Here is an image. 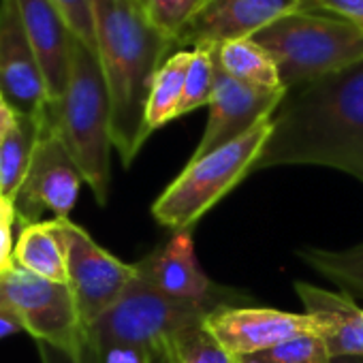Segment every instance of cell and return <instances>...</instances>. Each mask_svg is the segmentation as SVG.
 <instances>
[{
  "mask_svg": "<svg viewBox=\"0 0 363 363\" xmlns=\"http://www.w3.org/2000/svg\"><path fill=\"white\" fill-rule=\"evenodd\" d=\"M206 327L235 359L252 357L306 333H316V318L276 308L223 306L206 318Z\"/></svg>",
  "mask_w": 363,
  "mask_h": 363,
  "instance_id": "cell-11",
  "label": "cell"
},
{
  "mask_svg": "<svg viewBox=\"0 0 363 363\" xmlns=\"http://www.w3.org/2000/svg\"><path fill=\"white\" fill-rule=\"evenodd\" d=\"M139 3H141V0H139Z\"/></svg>",
  "mask_w": 363,
  "mask_h": 363,
  "instance_id": "cell-36",
  "label": "cell"
},
{
  "mask_svg": "<svg viewBox=\"0 0 363 363\" xmlns=\"http://www.w3.org/2000/svg\"><path fill=\"white\" fill-rule=\"evenodd\" d=\"M331 363H363V357H335Z\"/></svg>",
  "mask_w": 363,
  "mask_h": 363,
  "instance_id": "cell-32",
  "label": "cell"
},
{
  "mask_svg": "<svg viewBox=\"0 0 363 363\" xmlns=\"http://www.w3.org/2000/svg\"><path fill=\"white\" fill-rule=\"evenodd\" d=\"M145 363H164V361H162V357H160V354H156V352H150Z\"/></svg>",
  "mask_w": 363,
  "mask_h": 363,
  "instance_id": "cell-33",
  "label": "cell"
},
{
  "mask_svg": "<svg viewBox=\"0 0 363 363\" xmlns=\"http://www.w3.org/2000/svg\"><path fill=\"white\" fill-rule=\"evenodd\" d=\"M216 79V45H197L191 50V60L184 79V96L179 105V118L203 105H210Z\"/></svg>",
  "mask_w": 363,
  "mask_h": 363,
  "instance_id": "cell-23",
  "label": "cell"
},
{
  "mask_svg": "<svg viewBox=\"0 0 363 363\" xmlns=\"http://www.w3.org/2000/svg\"><path fill=\"white\" fill-rule=\"evenodd\" d=\"M137 269L164 295L179 301L199 303L210 310L231 306L229 301L233 299H244L242 293L220 289L208 278L197 261L191 231H175L167 246L139 261Z\"/></svg>",
  "mask_w": 363,
  "mask_h": 363,
  "instance_id": "cell-12",
  "label": "cell"
},
{
  "mask_svg": "<svg viewBox=\"0 0 363 363\" xmlns=\"http://www.w3.org/2000/svg\"><path fill=\"white\" fill-rule=\"evenodd\" d=\"M13 261L41 278L69 284L65 244L52 220L22 227L13 246Z\"/></svg>",
  "mask_w": 363,
  "mask_h": 363,
  "instance_id": "cell-17",
  "label": "cell"
},
{
  "mask_svg": "<svg viewBox=\"0 0 363 363\" xmlns=\"http://www.w3.org/2000/svg\"><path fill=\"white\" fill-rule=\"evenodd\" d=\"M164 363H238L233 354L212 335L206 323L182 329L160 352Z\"/></svg>",
  "mask_w": 363,
  "mask_h": 363,
  "instance_id": "cell-22",
  "label": "cell"
},
{
  "mask_svg": "<svg viewBox=\"0 0 363 363\" xmlns=\"http://www.w3.org/2000/svg\"><path fill=\"white\" fill-rule=\"evenodd\" d=\"M306 314L316 318V335L331 359L363 357V310L346 293H331L310 282L293 284Z\"/></svg>",
  "mask_w": 363,
  "mask_h": 363,
  "instance_id": "cell-16",
  "label": "cell"
},
{
  "mask_svg": "<svg viewBox=\"0 0 363 363\" xmlns=\"http://www.w3.org/2000/svg\"><path fill=\"white\" fill-rule=\"evenodd\" d=\"M52 109V107H50ZM50 120L45 118H26L20 116L16 128L0 145V199L16 206V197L22 189V182L33 162V154L43 135V128Z\"/></svg>",
  "mask_w": 363,
  "mask_h": 363,
  "instance_id": "cell-18",
  "label": "cell"
},
{
  "mask_svg": "<svg viewBox=\"0 0 363 363\" xmlns=\"http://www.w3.org/2000/svg\"><path fill=\"white\" fill-rule=\"evenodd\" d=\"M141 5L152 24L175 39L182 28L208 5V0H141Z\"/></svg>",
  "mask_w": 363,
  "mask_h": 363,
  "instance_id": "cell-24",
  "label": "cell"
},
{
  "mask_svg": "<svg viewBox=\"0 0 363 363\" xmlns=\"http://www.w3.org/2000/svg\"><path fill=\"white\" fill-rule=\"evenodd\" d=\"M94 24L96 56L111 105L113 150L122 164L130 167L150 137V88L175 39L152 24L139 0H94Z\"/></svg>",
  "mask_w": 363,
  "mask_h": 363,
  "instance_id": "cell-2",
  "label": "cell"
},
{
  "mask_svg": "<svg viewBox=\"0 0 363 363\" xmlns=\"http://www.w3.org/2000/svg\"><path fill=\"white\" fill-rule=\"evenodd\" d=\"M272 130L274 113L259 120L233 141L197 160H189L182 173L154 201V220L173 231H191L197 220H201L248 173H252Z\"/></svg>",
  "mask_w": 363,
  "mask_h": 363,
  "instance_id": "cell-5",
  "label": "cell"
},
{
  "mask_svg": "<svg viewBox=\"0 0 363 363\" xmlns=\"http://www.w3.org/2000/svg\"><path fill=\"white\" fill-rule=\"evenodd\" d=\"M318 164L363 182V60L286 90L252 171Z\"/></svg>",
  "mask_w": 363,
  "mask_h": 363,
  "instance_id": "cell-1",
  "label": "cell"
},
{
  "mask_svg": "<svg viewBox=\"0 0 363 363\" xmlns=\"http://www.w3.org/2000/svg\"><path fill=\"white\" fill-rule=\"evenodd\" d=\"M18 113L9 107V103L0 96V145H3V141L9 137V133L16 128L18 124Z\"/></svg>",
  "mask_w": 363,
  "mask_h": 363,
  "instance_id": "cell-31",
  "label": "cell"
},
{
  "mask_svg": "<svg viewBox=\"0 0 363 363\" xmlns=\"http://www.w3.org/2000/svg\"><path fill=\"white\" fill-rule=\"evenodd\" d=\"M18 5L26 35L39 58L50 105L56 107L67 92L75 35L52 0H18Z\"/></svg>",
  "mask_w": 363,
  "mask_h": 363,
  "instance_id": "cell-15",
  "label": "cell"
},
{
  "mask_svg": "<svg viewBox=\"0 0 363 363\" xmlns=\"http://www.w3.org/2000/svg\"><path fill=\"white\" fill-rule=\"evenodd\" d=\"M286 96V88L263 90L233 79L216 62L214 92L210 99V118L195 147L191 160L206 156L208 152L233 141L235 137L250 130L259 120L272 116Z\"/></svg>",
  "mask_w": 363,
  "mask_h": 363,
  "instance_id": "cell-14",
  "label": "cell"
},
{
  "mask_svg": "<svg viewBox=\"0 0 363 363\" xmlns=\"http://www.w3.org/2000/svg\"><path fill=\"white\" fill-rule=\"evenodd\" d=\"M189 60H191V50H179L171 54L156 71L147 96V107H145V128L150 135L162 128L164 124H169L171 120L179 118Z\"/></svg>",
  "mask_w": 363,
  "mask_h": 363,
  "instance_id": "cell-20",
  "label": "cell"
},
{
  "mask_svg": "<svg viewBox=\"0 0 363 363\" xmlns=\"http://www.w3.org/2000/svg\"><path fill=\"white\" fill-rule=\"evenodd\" d=\"M0 306L16 312L24 331L37 342L60 348L73 359L82 357L86 327L67 282L41 278L11 261L0 272Z\"/></svg>",
  "mask_w": 363,
  "mask_h": 363,
  "instance_id": "cell-7",
  "label": "cell"
},
{
  "mask_svg": "<svg viewBox=\"0 0 363 363\" xmlns=\"http://www.w3.org/2000/svg\"><path fill=\"white\" fill-rule=\"evenodd\" d=\"M318 9L340 16L363 28V0H316Z\"/></svg>",
  "mask_w": 363,
  "mask_h": 363,
  "instance_id": "cell-29",
  "label": "cell"
},
{
  "mask_svg": "<svg viewBox=\"0 0 363 363\" xmlns=\"http://www.w3.org/2000/svg\"><path fill=\"white\" fill-rule=\"evenodd\" d=\"M67 252V276L84 327L111 308L137 276V263L128 265L101 248L88 231L69 218H52Z\"/></svg>",
  "mask_w": 363,
  "mask_h": 363,
  "instance_id": "cell-8",
  "label": "cell"
},
{
  "mask_svg": "<svg viewBox=\"0 0 363 363\" xmlns=\"http://www.w3.org/2000/svg\"><path fill=\"white\" fill-rule=\"evenodd\" d=\"M252 39L272 54L286 90L363 60V28L320 9L289 13Z\"/></svg>",
  "mask_w": 363,
  "mask_h": 363,
  "instance_id": "cell-4",
  "label": "cell"
},
{
  "mask_svg": "<svg viewBox=\"0 0 363 363\" xmlns=\"http://www.w3.org/2000/svg\"><path fill=\"white\" fill-rule=\"evenodd\" d=\"M238 363H259L257 359H252V357H244V359H240Z\"/></svg>",
  "mask_w": 363,
  "mask_h": 363,
  "instance_id": "cell-35",
  "label": "cell"
},
{
  "mask_svg": "<svg viewBox=\"0 0 363 363\" xmlns=\"http://www.w3.org/2000/svg\"><path fill=\"white\" fill-rule=\"evenodd\" d=\"M20 331H24V325H22V320L18 318V314L11 312V310L5 308V306H0V340H3V337H9V335H13V333H20Z\"/></svg>",
  "mask_w": 363,
  "mask_h": 363,
  "instance_id": "cell-30",
  "label": "cell"
},
{
  "mask_svg": "<svg viewBox=\"0 0 363 363\" xmlns=\"http://www.w3.org/2000/svg\"><path fill=\"white\" fill-rule=\"evenodd\" d=\"M301 9H306L303 0H208L175 37V45L197 48L252 39L276 20Z\"/></svg>",
  "mask_w": 363,
  "mask_h": 363,
  "instance_id": "cell-13",
  "label": "cell"
},
{
  "mask_svg": "<svg viewBox=\"0 0 363 363\" xmlns=\"http://www.w3.org/2000/svg\"><path fill=\"white\" fill-rule=\"evenodd\" d=\"M216 62L225 73L242 84L263 90L284 88L276 60L255 39H240L216 45Z\"/></svg>",
  "mask_w": 363,
  "mask_h": 363,
  "instance_id": "cell-19",
  "label": "cell"
},
{
  "mask_svg": "<svg viewBox=\"0 0 363 363\" xmlns=\"http://www.w3.org/2000/svg\"><path fill=\"white\" fill-rule=\"evenodd\" d=\"M82 173L58 137L52 109L43 135L33 154V162L16 197V220L22 227L43 223V214L54 218H69L82 191Z\"/></svg>",
  "mask_w": 363,
  "mask_h": 363,
  "instance_id": "cell-9",
  "label": "cell"
},
{
  "mask_svg": "<svg viewBox=\"0 0 363 363\" xmlns=\"http://www.w3.org/2000/svg\"><path fill=\"white\" fill-rule=\"evenodd\" d=\"M0 96L26 118H45L52 107L18 0H0Z\"/></svg>",
  "mask_w": 363,
  "mask_h": 363,
  "instance_id": "cell-10",
  "label": "cell"
},
{
  "mask_svg": "<svg viewBox=\"0 0 363 363\" xmlns=\"http://www.w3.org/2000/svg\"><path fill=\"white\" fill-rule=\"evenodd\" d=\"M16 223V208L0 199V272L13 261V240L11 229Z\"/></svg>",
  "mask_w": 363,
  "mask_h": 363,
  "instance_id": "cell-27",
  "label": "cell"
},
{
  "mask_svg": "<svg viewBox=\"0 0 363 363\" xmlns=\"http://www.w3.org/2000/svg\"><path fill=\"white\" fill-rule=\"evenodd\" d=\"M297 257L342 289L363 293V242L344 250L301 248Z\"/></svg>",
  "mask_w": 363,
  "mask_h": 363,
  "instance_id": "cell-21",
  "label": "cell"
},
{
  "mask_svg": "<svg viewBox=\"0 0 363 363\" xmlns=\"http://www.w3.org/2000/svg\"><path fill=\"white\" fill-rule=\"evenodd\" d=\"M52 122L73 156L94 201L105 208L111 182V105L96 52L77 37L71 48V71L62 101L52 107Z\"/></svg>",
  "mask_w": 363,
  "mask_h": 363,
  "instance_id": "cell-3",
  "label": "cell"
},
{
  "mask_svg": "<svg viewBox=\"0 0 363 363\" xmlns=\"http://www.w3.org/2000/svg\"><path fill=\"white\" fill-rule=\"evenodd\" d=\"M60 11L71 33L96 52V24H94V0H52Z\"/></svg>",
  "mask_w": 363,
  "mask_h": 363,
  "instance_id": "cell-26",
  "label": "cell"
},
{
  "mask_svg": "<svg viewBox=\"0 0 363 363\" xmlns=\"http://www.w3.org/2000/svg\"><path fill=\"white\" fill-rule=\"evenodd\" d=\"M210 312L214 310L164 295L137 269L118 301L86 327V337L99 354L109 350L160 354L175 333L206 323Z\"/></svg>",
  "mask_w": 363,
  "mask_h": 363,
  "instance_id": "cell-6",
  "label": "cell"
},
{
  "mask_svg": "<svg viewBox=\"0 0 363 363\" xmlns=\"http://www.w3.org/2000/svg\"><path fill=\"white\" fill-rule=\"evenodd\" d=\"M37 348H39V357H41V363H101L99 359V352L94 350V346L88 342L86 337V344H84V352L79 359H73L71 354L62 352L60 348H54L45 342H37Z\"/></svg>",
  "mask_w": 363,
  "mask_h": 363,
  "instance_id": "cell-28",
  "label": "cell"
},
{
  "mask_svg": "<svg viewBox=\"0 0 363 363\" xmlns=\"http://www.w3.org/2000/svg\"><path fill=\"white\" fill-rule=\"evenodd\" d=\"M303 3H306V9L318 11V3H316V0H303Z\"/></svg>",
  "mask_w": 363,
  "mask_h": 363,
  "instance_id": "cell-34",
  "label": "cell"
},
{
  "mask_svg": "<svg viewBox=\"0 0 363 363\" xmlns=\"http://www.w3.org/2000/svg\"><path fill=\"white\" fill-rule=\"evenodd\" d=\"M259 363H331L325 342L316 333H306L269 350L252 354Z\"/></svg>",
  "mask_w": 363,
  "mask_h": 363,
  "instance_id": "cell-25",
  "label": "cell"
}]
</instances>
